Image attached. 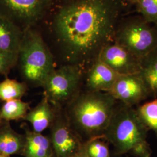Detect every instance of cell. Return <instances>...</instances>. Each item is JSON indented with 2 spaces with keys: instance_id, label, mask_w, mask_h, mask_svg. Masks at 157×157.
Instances as JSON below:
<instances>
[{
  "instance_id": "6da1fadb",
  "label": "cell",
  "mask_w": 157,
  "mask_h": 157,
  "mask_svg": "<svg viewBox=\"0 0 157 157\" xmlns=\"http://www.w3.org/2000/svg\"><path fill=\"white\" fill-rule=\"evenodd\" d=\"M51 9L48 46L56 63L73 65L84 73L102 50L113 41L128 6L124 0H60Z\"/></svg>"
},
{
  "instance_id": "7a4b0ae2",
  "label": "cell",
  "mask_w": 157,
  "mask_h": 157,
  "mask_svg": "<svg viewBox=\"0 0 157 157\" xmlns=\"http://www.w3.org/2000/svg\"><path fill=\"white\" fill-rule=\"evenodd\" d=\"M110 93L82 89L63 109L73 130L83 142L101 137L118 105Z\"/></svg>"
},
{
  "instance_id": "3957f363",
  "label": "cell",
  "mask_w": 157,
  "mask_h": 157,
  "mask_svg": "<svg viewBox=\"0 0 157 157\" xmlns=\"http://www.w3.org/2000/svg\"><path fill=\"white\" fill-rule=\"evenodd\" d=\"M149 130L136 108L118 102L103 139L112 144L115 156L130 154L135 157H151V149L147 141Z\"/></svg>"
},
{
  "instance_id": "277c9868",
  "label": "cell",
  "mask_w": 157,
  "mask_h": 157,
  "mask_svg": "<svg viewBox=\"0 0 157 157\" xmlns=\"http://www.w3.org/2000/svg\"><path fill=\"white\" fill-rule=\"evenodd\" d=\"M17 65L22 82L33 87H43L48 76L56 68L50 48L43 34L35 28L24 31Z\"/></svg>"
},
{
  "instance_id": "5b68a950",
  "label": "cell",
  "mask_w": 157,
  "mask_h": 157,
  "mask_svg": "<svg viewBox=\"0 0 157 157\" xmlns=\"http://www.w3.org/2000/svg\"><path fill=\"white\" fill-rule=\"evenodd\" d=\"M113 41L141 59L157 47V29L139 15H124L118 23Z\"/></svg>"
},
{
  "instance_id": "8992f818",
  "label": "cell",
  "mask_w": 157,
  "mask_h": 157,
  "mask_svg": "<svg viewBox=\"0 0 157 157\" xmlns=\"http://www.w3.org/2000/svg\"><path fill=\"white\" fill-rule=\"evenodd\" d=\"M84 72L73 65L56 67L43 86V96L56 109H63L83 89Z\"/></svg>"
},
{
  "instance_id": "52a82bcc",
  "label": "cell",
  "mask_w": 157,
  "mask_h": 157,
  "mask_svg": "<svg viewBox=\"0 0 157 157\" xmlns=\"http://www.w3.org/2000/svg\"><path fill=\"white\" fill-rule=\"evenodd\" d=\"M54 2L55 0H0V15L25 31L44 21Z\"/></svg>"
},
{
  "instance_id": "ba28073f",
  "label": "cell",
  "mask_w": 157,
  "mask_h": 157,
  "mask_svg": "<svg viewBox=\"0 0 157 157\" xmlns=\"http://www.w3.org/2000/svg\"><path fill=\"white\" fill-rule=\"evenodd\" d=\"M50 139L56 157H73L82 151L84 142L73 130L63 109H56Z\"/></svg>"
},
{
  "instance_id": "9c48e42d",
  "label": "cell",
  "mask_w": 157,
  "mask_h": 157,
  "mask_svg": "<svg viewBox=\"0 0 157 157\" xmlns=\"http://www.w3.org/2000/svg\"><path fill=\"white\" fill-rule=\"evenodd\" d=\"M109 93L118 102L132 107L150 97L146 84L137 75H120Z\"/></svg>"
},
{
  "instance_id": "30bf717a",
  "label": "cell",
  "mask_w": 157,
  "mask_h": 157,
  "mask_svg": "<svg viewBox=\"0 0 157 157\" xmlns=\"http://www.w3.org/2000/svg\"><path fill=\"white\" fill-rule=\"evenodd\" d=\"M98 58L119 75H137L139 72L141 59L114 41L102 50Z\"/></svg>"
},
{
  "instance_id": "8fae6325",
  "label": "cell",
  "mask_w": 157,
  "mask_h": 157,
  "mask_svg": "<svg viewBox=\"0 0 157 157\" xmlns=\"http://www.w3.org/2000/svg\"><path fill=\"white\" fill-rule=\"evenodd\" d=\"M119 75L98 58L84 73L83 89L109 93Z\"/></svg>"
},
{
  "instance_id": "7c38bea8",
  "label": "cell",
  "mask_w": 157,
  "mask_h": 157,
  "mask_svg": "<svg viewBox=\"0 0 157 157\" xmlns=\"http://www.w3.org/2000/svg\"><path fill=\"white\" fill-rule=\"evenodd\" d=\"M21 126L26 137L23 157H50L54 154L49 136L34 132L27 124Z\"/></svg>"
},
{
  "instance_id": "4fadbf2b",
  "label": "cell",
  "mask_w": 157,
  "mask_h": 157,
  "mask_svg": "<svg viewBox=\"0 0 157 157\" xmlns=\"http://www.w3.org/2000/svg\"><path fill=\"white\" fill-rule=\"evenodd\" d=\"M54 108L47 98L43 96L39 104L27 113L23 121L30 123L32 129L37 133H42L52 124L56 115Z\"/></svg>"
},
{
  "instance_id": "5bb4252c",
  "label": "cell",
  "mask_w": 157,
  "mask_h": 157,
  "mask_svg": "<svg viewBox=\"0 0 157 157\" xmlns=\"http://www.w3.org/2000/svg\"><path fill=\"white\" fill-rule=\"evenodd\" d=\"M23 35L22 29L0 15V51L18 54Z\"/></svg>"
},
{
  "instance_id": "9a60e30c",
  "label": "cell",
  "mask_w": 157,
  "mask_h": 157,
  "mask_svg": "<svg viewBox=\"0 0 157 157\" xmlns=\"http://www.w3.org/2000/svg\"><path fill=\"white\" fill-rule=\"evenodd\" d=\"M26 143L25 134L17 133L10 122H4L0 129V154L11 157L22 155Z\"/></svg>"
},
{
  "instance_id": "2e32d148",
  "label": "cell",
  "mask_w": 157,
  "mask_h": 157,
  "mask_svg": "<svg viewBox=\"0 0 157 157\" xmlns=\"http://www.w3.org/2000/svg\"><path fill=\"white\" fill-rule=\"evenodd\" d=\"M137 75L146 84L150 97L157 98V47L141 58Z\"/></svg>"
},
{
  "instance_id": "e0dca14e",
  "label": "cell",
  "mask_w": 157,
  "mask_h": 157,
  "mask_svg": "<svg viewBox=\"0 0 157 157\" xmlns=\"http://www.w3.org/2000/svg\"><path fill=\"white\" fill-rule=\"evenodd\" d=\"M30 108V104L22 100L6 101L0 108V119L4 122L23 120Z\"/></svg>"
},
{
  "instance_id": "ac0fdd59",
  "label": "cell",
  "mask_w": 157,
  "mask_h": 157,
  "mask_svg": "<svg viewBox=\"0 0 157 157\" xmlns=\"http://www.w3.org/2000/svg\"><path fill=\"white\" fill-rule=\"evenodd\" d=\"M29 87L23 82L6 78L0 82V100L6 101L21 100Z\"/></svg>"
},
{
  "instance_id": "d6986e66",
  "label": "cell",
  "mask_w": 157,
  "mask_h": 157,
  "mask_svg": "<svg viewBox=\"0 0 157 157\" xmlns=\"http://www.w3.org/2000/svg\"><path fill=\"white\" fill-rule=\"evenodd\" d=\"M136 110L142 122L157 137V98L138 106Z\"/></svg>"
},
{
  "instance_id": "ffe728a7",
  "label": "cell",
  "mask_w": 157,
  "mask_h": 157,
  "mask_svg": "<svg viewBox=\"0 0 157 157\" xmlns=\"http://www.w3.org/2000/svg\"><path fill=\"white\" fill-rule=\"evenodd\" d=\"M83 150L88 157H111L108 143L101 137L84 142Z\"/></svg>"
},
{
  "instance_id": "44dd1931",
  "label": "cell",
  "mask_w": 157,
  "mask_h": 157,
  "mask_svg": "<svg viewBox=\"0 0 157 157\" xmlns=\"http://www.w3.org/2000/svg\"><path fill=\"white\" fill-rule=\"evenodd\" d=\"M138 14L147 22L157 25V0H139L135 4Z\"/></svg>"
},
{
  "instance_id": "7402d4cb",
  "label": "cell",
  "mask_w": 157,
  "mask_h": 157,
  "mask_svg": "<svg viewBox=\"0 0 157 157\" xmlns=\"http://www.w3.org/2000/svg\"><path fill=\"white\" fill-rule=\"evenodd\" d=\"M18 54L0 51V75L6 76L17 66Z\"/></svg>"
},
{
  "instance_id": "603a6c76",
  "label": "cell",
  "mask_w": 157,
  "mask_h": 157,
  "mask_svg": "<svg viewBox=\"0 0 157 157\" xmlns=\"http://www.w3.org/2000/svg\"><path fill=\"white\" fill-rule=\"evenodd\" d=\"M73 157H88L83 150V148H82V151L78 153L77 155H76L75 156Z\"/></svg>"
},
{
  "instance_id": "cb8c5ba5",
  "label": "cell",
  "mask_w": 157,
  "mask_h": 157,
  "mask_svg": "<svg viewBox=\"0 0 157 157\" xmlns=\"http://www.w3.org/2000/svg\"><path fill=\"white\" fill-rule=\"evenodd\" d=\"M124 1L126 2V4L129 6V5H135L139 0H124Z\"/></svg>"
},
{
  "instance_id": "d4e9b609",
  "label": "cell",
  "mask_w": 157,
  "mask_h": 157,
  "mask_svg": "<svg viewBox=\"0 0 157 157\" xmlns=\"http://www.w3.org/2000/svg\"><path fill=\"white\" fill-rule=\"evenodd\" d=\"M4 121H2V120H1V119H0V129L1 128V127H2V124H4Z\"/></svg>"
},
{
  "instance_id": "484cf974",
  "label": "cell",
  "mask_w": 157,
  "mask_h": 157,
  "mask_svg": "<svg viewBox=\"0 0 157 157\" xmlns=\"http://www.w3.org/2000/svg\"><path fill=\"white\" fill-rule=\"evenodd\" d=\"M0 157H10V156H6V155H2V154H0Z\"/></svg>"
},
{
  "instance_id": "4316f807",
  "label": "cell",
  "mask_w": 157,
  "mask_h": 157,
  "mask_svg": "<svg viewBox=\"0 0 157 157\" xmlns=\"http://www.w3.org/2000/svg\"><path fill=\"white\" fill-rule=\"evenodd\" d=\"M50 157H56V155H55V154H53V155H52V156H51Z\"/></svg>"
},
{
  "instance_id": "83f0119b",
  "label": "cell",
  "mask_w": 157,
  "mask_h": 157,
  "mask_svg": "<svg viewBox=\"0 0 157 157\" xmlns=\"http://www.w3.org/2000/svg\"><path fill=\"white\" fill-rule=\"evenodd\" d=\"M155 27H156V28H157V26H155Z\"/></svg>"
},
{
  "instance_id": "f1b7e54d",
  "label": "cell",
  "mask_w": 157,
  "mask_h": 157,
  "mask_svg": "<svg viewBox=\"0 0 157 157\" xmlns=\"http://www.w3.org/2000/svg\"><path fill=\"white\" fill-rule=\"evenodd\" d=\"M56 1V0H55V1ZM56 1H58V0H56ZM59 1H60V0H59Z\"/></svg>"
},
{
  "instance_id": "f546056e",
  "label": "cell",
  "mask_w": 157,
  "mask_h": 157,
  "mask_svg": "<svg viewBox=\"0 0 157 157\" xmlns=\"http://www.w3.org/2000/svg\"></svg>"
}]
</instances>
